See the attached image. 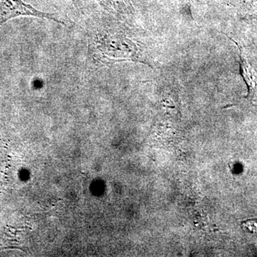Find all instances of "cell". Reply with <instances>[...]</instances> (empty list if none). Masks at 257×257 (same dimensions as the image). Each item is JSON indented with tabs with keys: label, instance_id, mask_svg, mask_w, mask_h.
Segmentation results:
<instances>
[{
	"label": "cell",
	"instance_id": "6da1fadb",
	"mask_svg": "<svg viewBox=\"0 0 257 257\" xmlns=\"http://www.w3.org/2000/svg\"><path fill=\"white\" fill-rule=\"evenodd\" d=\"M91 52L93 57L101 63L123 60L138 61V46L131 40L108 32H99L92 37Z\"/></svg>",
	"mask_w": 257,
	"mask_h": 257
},
{
	"label": "cell",
	"instance_id": "7a4b0ae2",
	"mask_svg": "<svg viewBox=\"0 0 257 257\" xmlns=\"http://www.w3.org/2000/svg\"><path fill=\"white\" fill-rule=\"evenodd\" d=\"M22 16L47 19L63 24L57 15L35 9L32 5L24 3L23 0H0V26L12 19Z\"/></svg>",
	"mask_w": 257,
	"mask_h": 257
},
{
	"label": "cell",
	"instance_id": "277c9868",
	"mask_svg": "<svg viewBox=\"0 0 257 257\" xmlns=\"http://www.w3.org/2000/svg\"><path fill=\"white\" fill-rule=\"evenodd\" d=\"M96 2L109 11H119L126 5L125 0H96Z\"/></svg>",
	"mask_w": 257,
	"mask_h": 257
},
{
	"label": "cell",
	"instance_id": "5b68a950",
	"mask_svg": "<svg viewBox=\"0 0 257 257\" xmlns=\"http://www.w3.org/2000/svg\"><path fill=\"white\" fill-rule=\"evenodd\" d=\"M241 226L245 231L249 233H257V219H248L242 221Z\"/></svg>",
	"mask_w": 257,
	"mask_h": 257
},
{
	"label": "cell",
	"instance_id": "3957f363",
	"mask_svg": "<svg viewBox=\"0 0 257 257\" xmlns=\"http://www.w3.org/2000/svg\"><path fill=\"white\" fill-rule=\"evenodd\" d=\"M230 40L236 44L239 50L241 74L248 88V95L246 98L253 97L257 94V72L249 63L247 57L239 45L232 39L230 38Z\"/></svg>",
	"mask_w": 257,
	"mask_h": 257
}]
</instances>
